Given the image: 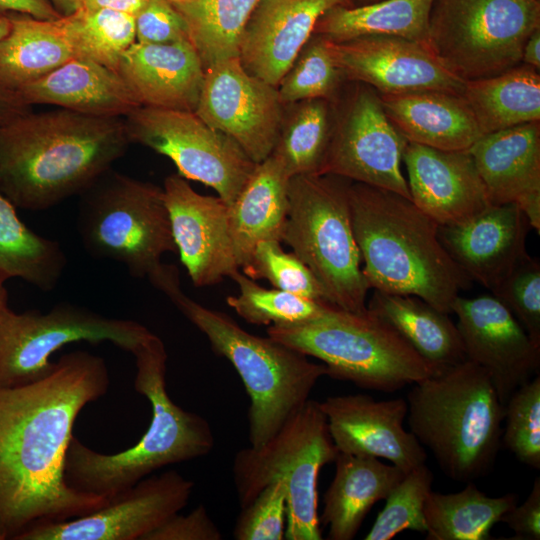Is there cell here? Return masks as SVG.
<instances>
[{"instance_id": "obj_1", "label": "cell", "mask_w": 540, "mask_h": 540, "mask_svg": "<svg viewBox=\"0 0 540 540\" xmlns=\"http://www.w3.org/2000/svg\"><path fill=\"white\" fill-rule=\"evenodd\" d=\"M109 385L104 359L78 350L35 382L0 387V540H18L35 526L84 516L109 501L73 489L64 476L74 422Z\"/></svg>"}, {"instance_id": "obj_2", "label": "cell", "mask_w": 540, "mask_h": 540, "mask_svg": "<svg viewBox=\"0 0 540 540\" xmlns=\"http://www.w3.org/2000/svg\"><path fill=\"white\" fill-rule=\"evenodd\" d=\"M129 143L120 117L31 111L0 126V191L16 208L48 209L85 190Z\"/></svg>"}, {"instance_id": "obj_3", "label": "cell", "mask_w": 540, "mask_h": 540, "mask_svg": "<svg viewBox=\"0 0 540 540\" xmlns=\"http://www.w3.org/2000/svg\"><path fill=\"white\" fill-rule=\"evenodd\" d=\"M351 224L363 274L374 290L415 295L446 314L472 280L438 237L439 225L410 199L351 181Z\"/></svg>"}, {"instance_id": "obj_4", "label": "cell", "mask_w": 540, "mask_h": 540, "mask_svg": "<svg viewBox=\"0 0 540 540\" xmlns=\"http://www.w3.org/2000/svg\"><path fill=\"white\" fill-rule=\"evenodd\" d=\"M135 390L152 406L149 428L129 449L96 452L72 435L64 463L67 484L75 490L111 499L167 465L207 455L214 447L208 421L176 405L166 389L167 352L151 334L133 352Z\"/></svg>"}, {"instance_id": "obj_5", "label": "cell", "mask_w": 540, "mask_h": 540, "mask_svg": "<svg viewBox=\"0 0 540 540\" xmlns=\"http://www.w3.org/2000/svg\"><path fill=\"white\" fill-rule=\"evenodd\" d=\"M209 340L240 376L250 398L249 441L259 447L309 399L318 380L327 376L324 364L271 337L253 335L227 314L188 297L180 287L175 265L163 264L147 278Z\"/></svg>"}, {"instance_id": "obj_6", "label": "cell", "mask_w": 540, "mask_h": 540, "mask_svg": "<svg viewBox=\"0 0 540 540\" xmlns=\"http://www.w3.org/2000/svg\"><path fill=\"white\" fill-rule=\"evenodd\" d=\"M407 421L444 474L471 482L494 464L501 445L504 405L488 373L466 359L412 384Z\"/></svg>"}, {"instance_id": "obj_7", "label": "cell", "mask_w": 540, "mask_h": 540, "mask_svg": "<svg viewBox=\"0 0 540 540\" xmlns=\"http://www.w3.org/2000/svg\"><path fill=\"white\" fill-rule=\"evenodd\" d=\"M266 331L272 339L321 360L327 376L364 389L391 393L439 369L368 308L352 312L331 306L312 321L271 325Z\"/></svg>"}, {"instance_id": "obj_8", "label": "cell", "mask_w": 540, "mask_h": 540, "mask_svg": "<svg viewBox=\"0 0 540 540\" xmlns=\"http://www.w3.org/2000/svg\"><path fill=\"white\" fill-rule=\"evenodd\" d=\"M350 182L331 174L291 177L282 242L312 271L331 305L363 312L371 288L351 224Z\"/></svg>"}, {"instance_id": "obj_9", "label": "cell", "mask_w": 540, "mask_h": 540, "mask_svg": "<svg viewBox=\"0 0 540 540\" xmlns=\"http://www.w3.org/2000/svg\"><path fill=\"white\" fill-rule=\"evenodd\" d=\"M338 452L319 402L309 399L263 445L236 453L233 477L240 507L267 485L282 481L287 492L284 538L321 540L318 477Z\"/></svg>"}, {"instance_id": "obj_10", "label": "cell", "mask_w": 540, "mask_h": 540, "mask_svg": "<svg viewBox=\"0 0 540 540\" xmlns=\"http://www.w3.org/2000/svg\"><path fill=\"white\" fill-rule=\"evenodd\" d=\"M79 195L77 229L93 257L147 278L176 252L163 188L110 168Z\"/></svg>"}, {"instance_id": "obj_11", "label": "cell", "mask_w": 540, "mask_h": 540, "mask_svg": "<svg viewBox=\"0 0 540 540\" xmlns=\"http://www.w3.org/2000/svg\"><path fill=\"white\" fill-rule=\"evenodd\" d=\"M540 27V0H434L427 46L454 75L472 81L521 64Z\"/></svg>"}, {"instance_id": "obj_12", "label": "cell", "mask_w": 540, "mask_h": 540, "mask_svg": "<svg viewBox=\"0 0 540 540\" xmlns=\"http://www.w3.org/2000/svg\"><path fill=\"white\" fill-rule=\"evenodd\" d=\"M152 332L127 319L103 316L85 307L61 302L49 311H0V387H17L47 376L50 356L64 345L109 341L132 353Z\"/></svg>"}, {"instance_id": "obj_13", "label": "cell", "mask_w": 540, "mask_h": 540, "mask_svg": "<svg viewBox=\"0 0 540 540\" xmlns=\"http://www.w3.org/2000/svg\"><path fill=\"white\" fill-rule=\"evenodd\" d=\"M124 123L130 143L170 158L179 175L213 188L228 206L256 167L233 139L194 111L139 106Z\"/></svg>"}, {"instance_id": "obj_14", "label": "cell", "mask_w": 540, "mask_h": 540, "mask_svg": "<svg viewBox=\"0 0 540 540\" xmlns=\"http://www.w3.org/2000/svg\"><path fill=\"white\" fill-rule=\"evenodd\" d=\"M329 147L320 174L386 189L411 200L401 165L407 140L385 113L379 94L346 81L332 103Z\"/></svg>"}, {"instance_id": "obj_15", "label": "cell", "mask_w": 540, "mask_h": 540, "mask_svg": "<svg viewBox=\"0 0 540 540\" xmlns=\"http://www.w3.org/2000/svg\"><path fill=\"white\" fill-rule=\"evenodd\" d=\"M283 110L277 88L250 75L239 58H232L205 70L194 112L257 164L272 153Z\"/></svg>"}, {"instance_id": "obj_16", "label": "cell", "mask_w": 540, "mask_h": 540, "mask_svg": "<svg viewBox=\"0 0 540 540\" xmlns=\"http://www.w3.org/2000/svg\"><path fill=\"white\" fill-rule=\"evenodd\" d=\"M193 488L176 470L147 476L94 512L35 526L18 540H144L187 505Z\"/></svg>"}, {"instance_id": "obj_17", "label": "cell", "mask_w": 540, "mask_h": 540, "mask_svg": "<svg viewBox=\"0 0 540 540\" xmlns=\"http://www.w3.org/2000/svg\"><path fill=\"white\" fill-rule=\"evenodd\" d=\"M333 60L346 81L368 85L379 95L442 91L461 95L466 81L451 73L422 42L371 35L334 43Z\"/></svg>"}, {"instance_id": "obj_18", "label": "cell", "mask_w": 540, "mask_h": 540, "mask_svg": "<svg viewBox=\"0 0 540 540\" xmlns=\"http://www.w3.org/2000/svg\"><path fill=\"white\" fill-rule=\"evenodd\" d=\"M466 358L489 375L501 403L540 372V346L493 295L464 298L452 305Z\"/></svg>"}, {"instance_id": "obj_19", "label": "cell", "mask_w": 540, "mask_h": 540, "mask_svg": "<svg viewBox=\"0 0 540 540\" xmlns=\"http://www.w3.org/2000/svg\"><path fill=\"white\" fill-rule=\"evenodd\" d=\"M164 197L181 263L196 287L216 285L239 270L228 221V205L196 192L188 180L172 174Z\"/></svg>"}, {"instance_id": "obj_20", "label": "cell", "mask_w": 540, "mask_h": 540, "mask_svg": "<svg viewBox=\"0 0 540 540\" xmlns=\"http://www.w3.org/2000/svg\"><path fill=\"white\" fill-rule=\"evenodd\" d=\"M319 405L339 452L386 459L404 473L425 463V448L403 425L406 399L350 394L327 397Z\"/></svg>"}, {"instance_id": "obj_21", "label": "cell", "mask_w": 540, "mask_h": 540, "mask_svg": "<svg viewBox=\"0 0 540 540\" xmlns=\"http://www.w3.org/2000/svg\"><path fill=\"white\" fill-rule=\"evenodd\" d=\"M411 201L439 226L465 223L491 205L468 150L408 142L403 152Z\"/></svg>"}, {"instance_id": "obj_22", "label": "cell", "mask_w": 540, "mask_h": 540, "mask_svg": "<svg viewBox=\"0 0 540 540\" xmlns=\"http://www.w3.org/2000/svg\"><path fill=\"white\" fill-rule=\"evenodd\" d=\"M531 228L516 204H491L465 223L439 226L438 237L460 269L492 293L528 254Z\"/></svg>"}, {"instance_id": "obj_23", "label": "cell", "mask_w": 540, "mask_h": 540, "mask_svg": "<svg viewBox=\"0 0 540 540\" xmlns=\"http://www.w3.org/2000/svg\"><path fill=\"white\" fill-rule=\"evenodd\" d=\"M347 0H259L239 48L245 71L277 87L313 34L318 19Z\"/></svg>"}, {"instance_id": "obj_24", "label": "cell", "mask_w": 540, "mask_h": 540, "mask_svg": "<svg viewBox=\"0 0 540 540\" xmlns=\"http://www.w3.org/2000/svg\"><path fill=\"white\" fill-rule=\"evenodd\" d=\"M491 204L514 203L540 232V121L484 134L469 149Z\"/></svg>"}, {"instance_id": "obj_25", "label": "cell", "mask_w": 540, "mask_h": 540, "mask_svg": "<svg viewBox=\"0 0 540 540\" xmlns=\"http://www.w3.org/2000/svg\"><path fill=\"white\" fill-rule=\"evenodd\" d=\"M140 106L195 111L205 70L189 40L133 43L117 70Z\"/></svg>"}, {"instance_id": "obj_26", "label": "cell", "mask_w": 540, "mask_h": 540, "mask_svg": "<svg viewBox=\"0 0 540 540\" xmlns=\"http://www.w3.org/2000/svg\"><path fill=\"white\" fill-rule=\"evenodd\" d=\"M17 92L30 106L51 104L96 117H125L140 106L117 71L81 57Z\"/></svg>"}, {"instance_id": "obj_27", "label": "cell", "mask_w": 540, "mask_h": 540, "mask_svg": "<svg viewBox=\"0 0 540 540\" xmlns=\"http://www.w3.org/2000/svg\"><path fill=\"white\" fill-rule=\"evenodd\" d=\"M379 97L388 118L408 142L461 151L483 136L461 95L421 91Z\"/></svg>"}, {"instance_id": "obj_28", "label": "cell", "mask_w": 540, "mask_h": 540, "mask_svg": "<svg viewBox=\"0 0 540 540\" xmlns=\"http://www.w3.org/2000/svg\"><path fill=\"white\" fill-rule=\"evenodd\" d=\"M334 463L319 521L328 526V539L352 540L373 505L385 500L406 473L378 458L343 452Z\"/></svg>"}, {"instance_id": "obj_29", "label": "cell", "mask_w": 540, "mask_h": 540, "mask_svg": "<svg viewBox=\"0 0 540 540\" xmlns=\"http://www.w3.org/2000/svg\"><path fill=\"white\" fill-rule=\"evenodd\" d=\"M290 177L272 155L256 164L250 178L228 206V221L239 267L246 265L260 241L278 240L288 215Z\"/></svg>"}, {"instance_id": "obj_30", "label": "cell", "mask_w": 540, "mask_h": 540, "mask_svg": "<svg viewBox=\"0 0 540 540\" xmlns=\"http://www.w3.org/2000/svg\"><path fill=\"white\" fill-rule=\"evenodd\" d=\"M367 308L390 323L435 367L467 359L457 325L449 314L418 296L374 290Z\"/></svg>"}, {"instance_id": "obj_31", "label": "cell", "mask_w": 540, "mask_h": 540, "mask_svg": "<svg viewBox=\"0 0 540 540\" xmlns=\"http://www.w3.org/2000/svg\"><path fill=\"white\" fill-rule=\"evenodd\" d=\"M8 15L10 31L0 41V84L17 91L75 57L59 19Z\"/></svg>"}, {"instance_id": "obj_32", "label": "cell", "mask_w": 540, "mask_h": 540, "mask_svg": "<svg viewBox=\"0 0 540 540\" xmlns=\"http://www.w3.org/2000/svg\"><path fill=\"white\" fill-rule=\"evenodd\" d=\"M433 1L380 0L352 7L336 5L318 19L313 33L334 43L386 35L426 44Z\"/></svg>"}, {"instance_id": "obj_33", "label": "cell", "mask_w": 540, "mask_h": 540, "mask_svg": "<svg viewBox=\"0 0 540 540\" xmlns=\"http://www.w3.org/2000/svg\"><path fill=\"white\" fill-rule=\"evenodd\" d=\"M461 96L483 135L540 121V74L522 63L493 77L466 81Z\"/></svg>"}, {"instance_id": "obj_34", "label": "cell", "mask_w": 540, "mask_h": 540, "mask_svg": "<svg viewBox=\"0 0 540 540\" xmlns=\"http://www.w3.org/2000/svg\"><path fill=\"white\" fill-rule=\"evenodd\" d=\"M516 494L491 497L471 481L456 493L430 491L424 516L426 540H488L492 527L517 504Z\"/></svg>"}, {"instance_id": "obj_35", "label": "cell", "mask_w": 540, "mask_h": 540, "mask_svg": "<svg viewBox=\"0 0 540 540\" xmlns=\"http://www.w3.org/2000/svg\"><path fill=\"white\" fill-rule=\"evenodd\" d=\"M66 264L60 244L26 226L16 207L0 191V278H19L42 291H50L59 282Z\"/></svg>"}, {"instance_id": "obj_36", "label": "cell", "mask_w": 540, "mask_h": 540, "mask_svg": "<svg viewBox=\"0 0 540 540\" xmlns=\"http://www.w3.org/2000/svg\"><path fill=\"white\" fill-rule=\"evenodd\" d=\"M332 103L308 99L284 105L274 156L291 178L320 174L329 147Z\"/></svg>"}, {"instance_id": "obj_37", "label": "cell", "mask_w": 540, "mask_h": 540, "mask_svg": "<svg viewBox=\"0 0 540 540\" xmlns=\"http://www.w3.org/2000/svg\"><path fill=\"white\" fill-rule=\"evenodd\" d=\"M259 0H188L174 4L204 70L238 58L246 24Z\"/></svg>"}, {"instance_id": "obj_38", "label": "cell", "mask_w": 540, "mask_h": 540, "mask_svg": "<svg viewBox=\"0 0 540 540\" xmlns=\"http://www.w3.org/2000/svg\"><path fill=\"white\" fill-rule=\"evenodd\" d=\"M75 57L117 70L123 53L136 42L135 16L110 9L86 10L59 18Z\"/></svg>"}, {"instance_id": "obj_39", "label": "cell", "mask_w": 540, "mask_h": 540, "mask_svg": "<svg viewBox=\"0 0 540 540\" xmlns=\"http://www.w3.org/2000/svg\"><path fill=\"white\" fill-rule=\"evenodd\" d=\"M239 287L238 296H228L227 304L245 321L255 325H288L312 321L331 306L276 288L266 289L239 270L231 277Z\"/></svg>"}, {"instance_id": "obj_40", "label": "cell", "mask_w": 540, "mask_h": 540, "mask_svg": "<svg viewBox=\"0 0 540 540\" xmlns=\"http://www.w3.org/2000/svg\"><path fill=\"white\" fill-rule=\"evenodd\" d=\"M345 83L330 53L328 40L313 33L276 88L283 105L308 99L333 103Z\"/></svg>"}, {"instance_id": "obj_41", "label": "cell", "mask_w": 540, "mask_h": 540, "mask_svg": "<svg viewBox=\"0 0 540 540\" xmlns=\"http://www.w3.org/2000/svg\"><path fill=\"white\" fill-rule=\"evenodd\" d=\"M432 483L433 474L425 463L407 472L385 499L364 539L390 540L405 530L426 532L424 507Z\"/></svg>"}, {"instance_id": "obj_42", "label": "cell", "mask_w": 540, "mask_h": 540, "mask_svg": "<svg viewBox=\"0 0 540 540\" xmlns=\"http://www.w3.org/2000/svg\"><path fill=\"white\" fill-rule=\"evenodd\" d=\"M280 243H257L248 263L241 267L242 273L253 280L265 279L276 289L330 304L312 271L294 253L285 252Z\"/></svg>"}, {"instance_id": "obj_43", "label": "cell", "mask_w": 540, "mask_h": 540, "mask_svg": "<svg viewBox=\"0 0 540 540\" xmlns=\"http://www.w3.org/2000/svg\"><path fill=\"white\" fill-rule=\"evenodd\" d=\"M501 443L518 461L540 468V374L520 386L507 400Z\"/></svg>"}, {"instance_id": "obj_44", "label": "cell", "mask_w": 540, "mask_h": 540, "mask_svg": "<svg viewBox=\"0 0 540 540\" xmlns=\"http://www.w3.org/2000/svg\"><path fill=\"white\" fill-rule=\"evenodd\" d=\"M540 346V263L527 254L492 292Z\"/></svg>"}, {"instance_id": "obj_45", "label": "cell", "mask_w": 540, "mask_h": 540, "mask_svg": "<svg viewBox=\"0 0 540 540\" xmlns=\"http://www.w3.org/2000/svg\"><path fill=\"white\" fill-rule=\"evenodd\" d=\"M287 492L282 481L264 487L241 512L234 527L236 540H282L287 516Z\"/></svg>"}, {"instance_id": "obj_46", "label": "cell", "mask_w": 540, "mask_h": 540, "mask_svg": "<svg viewBox=\"0 0 540 540\" xmlns=\"http://www.w3.org/2000/svg\"><path fill=\"white\" fill-rule=\"evenodd\" d=\"M136 42L168 44L189 40L185 19L168 0H148L135 16Z\"/></svg>"}, {"instance_id": "obj_47", "label": "cell", "mask_w": 540, "mask_h": 540, "mask_svg": "<svg viewBox=\"0 0 540 540\" xmlns=\"http://www.w3.org/2000/svg\"><path fill=\"white\" fill-rule=\"evenodd\" d=\"M218 526L211 519L204 505H199L186 515L176 513L144 540H221Z\"/></svg>"}, {"instance_id": "obj_48", "label": "cell", "mask_w": 540, "mask_h": 540, "mask_svg": "<svg viewBox=\"0 0 540 540\" xmlns=\"http://www.w3.org/2000/svg\"><path fill=\"white\" fill-rule=\"evenodd\" d=\"M514 532L513 539H540V478L534 480L526 499L516 504L501 519Z\"/></svg>"}, {"instance_id": "obj_49", "label": "cell", "mask_w": 540, "mask_h": 540, "mask_svg": "<svg viewBox=\"0 0 540 540\" xmlns=\"http://www.w3.org/2000/svg\"><path fill=\"white\" fill-rule=\"evenodd\" d=\"M0 12L23 13L41 20L62 17L50 0H0Z\"/></svg>"}, {"instance_id": "obj_50", "label": "cell", "mask_w": 540, "mask_h": 540, "mask_svg": "<svg viewBox=\"0 0 540 540\" xmlns=\"http://www.w3.org/2000/svg\"><path fill=\"white\" fill-rule=\"evenodd\" d=\"M31 111L17 91L0 84V126Z\"/></svg>"}, {"instance_id": "obj_51", "label": "cell", "mask_w": 540, "mask_h": 540, "mask_svg": "<svg viewBox=\"0 0 540 540\" xmlns=\"http://www.w3.org/2000/svg\"><path fill=\"white\" fill-rule=\"evenodd\" d=\"M148 0H80V7L86 10L110 9L136 16Z\"/></svg>"}, {"instance_id": "obj_52", "label": "cell", "mask_w": 540, "mask_h": 540, "mask_svg": "<svg viewBox=\"0 0 540 540\" xmlns=\"http://www.w3.org/2000/svg\"><path fill=\"white\" fill-rule=\"evenodd\" d=\"M522 64L540 70V27L527 39L522 51Z\"/></svg>"}, {"instance_id": "obj_53", "label": "cell", "mask_w": 540, "mask_h": 540, "mask_svg": "<svg viewBox=\"0 0 540 540\" xmlns=\"http://www.w3.org/2000/svg\"><path fill=\"white\" fill-rule=\"evenodd\" d=\"M55 9L62 15L68 16L80 7V0H50Z\"/></svg>"}, {"instance_id": "obj_54", "label": "cell", "mask_w": 540, "mask_h": 540, "mask_svg": "<svg viewBox=\"0 0 540 540\" xmlns=\"http://www.w3.org/2000/svg\"><path fill=\"white\" fill-rule=\"evenodd\" d=\"M11 22L8 13L0 12V41L9 33Z\"/></svg>"}, {"instance_id": "obj_55", "label": "cell", "mask_w": 540, "mask_h": 540, "mask_svg": "<svg viewBox=\"0 0 540 540\" xmlns=\"http://www.w3.org/2000/svg\"><path fill=\"white\" fill-rule=\"evenodd\" d=\"M7 299H8V295H7V290L4 286V280L0 278V311L4 307L8 306Z\"/></svg>"}, {"instance_id": "obj_56", "label": "cell", "mask_w": 540, "mask_h": 540, "mask_svg": "<svg viewBox=\"0 0 540 540\" xmlns=\"http://www.w3.org/2000/svg\"><path fill=\"white\" fill-rule=\"evenodd\" d=\"M377 1H380V0H347V6L348 7L360 6V5H366V4L374 3V2H377Z\"/></svg>"}, {"instance_id": "obj_57", "label": "cell", "mask_w": 540, "mask_h": 540, "mask_svg": "<svg viewBox=\"0 0 540 540\" xmlns=\"http://www.w3.org/2000/svg\"><path fill=\"white\" fill-rule=\"evenodd\" d=\"M168 1H170V2H172L174 4H178V3H183V2L188 1V0H168Z\"/></svg>"}]
</instances>
